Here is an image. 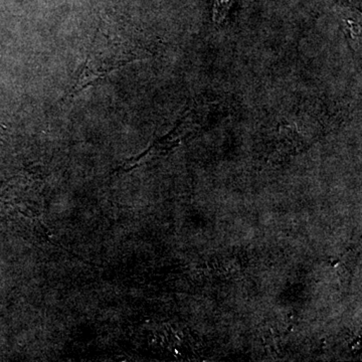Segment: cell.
<instances>
[{
  "label": "cell",
  "instance_id": "obj_2",
  "mask_svg": "<svg viewBox=\"0 0 362 362\" xmlns=\"http://www.w3.org/2000/svg\"><path fill=\"white\" fill-rule=\"evenodd\" d=\"M235 0H214V20H223L228 13Z\"/></svg>",
  "mask_w": 362,
  "mask_h": 362
},
{
  "label": "cell",
  "instance_id": "obj_1",
  "mask_svg": "<svg viewBox=\"0 0 362 362\" xmlns=\"http://www.w3.org/2000/svg\"><path fill=\"white\" fill-rule=\"evenodd\" d=\"M138 59L124 37L115 35L108 21H102L88 49L85 61L76 71L75 77L62 102H68L85 89L94 87L117 69Z\"/></svg>",
  "mask_w": 362,
  "mask_h": 362
}]
</instances>
